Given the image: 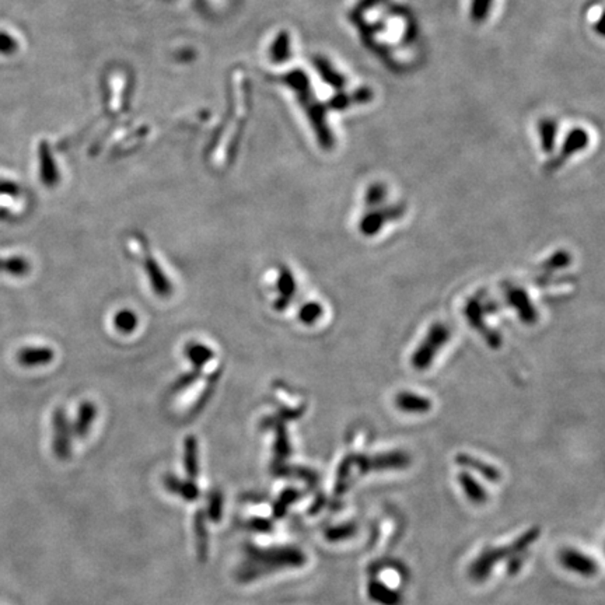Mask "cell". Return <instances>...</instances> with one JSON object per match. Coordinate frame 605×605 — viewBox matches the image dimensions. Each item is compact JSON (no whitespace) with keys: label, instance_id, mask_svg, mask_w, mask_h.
I'll return each instance as SVG.
<instances>
[{"label":"cell","instance_id":"obj_1","mask_svg":"<svg viewBox=\"0 0 605 605\" xmlns=\"http://www.w3.org/2000/svg\"><path fill=\"white\" fill-rule=\"evenodd\" d=\"M305 563V555L295 546L260 548L246 545L242 563L238 566L235 577L238 581L249 583L262 576L288 567H300Z\"/></svg>","mask_w":605,"mask_h":605},{"label":"cell","instance_id":"obj_2","mask_svg":"<svg viewBox=\"0 0 605 605\" xmlns=\"http://www.w3.org/2000/svg\"><path fill=\"white\" fill-rule=\"evenodd\" d=\"M539 536V528H531L529 531L524 532L521 536H518L514 542L500 546L483 550L475 562L469 566V576L473 580H483L489 576L492 567L503 557H513L517 553L524 552L528 549V546Z\"/></svg>","mask_w":605,"mask_h":605},{"label":"cell","instance_id":"obj_3","mask_svg":"<svg viewBox=\"0 0 605 605\" xmlns=\"http://www.w3.org/2000/svg\"><path fill=\"white\" fill-rule=\"evenodd\" d=\"M450 340V328L443 322H436L427 331L424 339L420 342L417 349L410 357L412 367L423 371L430 367L436 354Z\"/></svg>","mask_w":605,"mask_h":605},{"label":"cell","instance_id":"obj_4","mask_svg":"<svg viewBox=\"0 0 605 605\" xmlns=\"http://www.w3.org/2000/svg\"><path fill=\"white\" fill-rule=\"evenodd\" d=\"M352 458L353 462H356L363 472L380 469H399L408 466L410 462L409 455L403 451H391L375 455H352Z\"/></svg>","mask_w":605,"mask_h":605},{"label":"cell","instance_id":"obj_5","mask_svg":"<svg viewBox=\"0 0 605 605\" xmlns=\"http://www.w3.org/2000/svg\"><path fill=\"white\" fill-rule=\"evenodd\" d=\"M403 211H405L403 204L377 207L363 216V218L360 220V231L366 237H373L384 227L387 221L399 218L403 214Z\"/></svg>","mask_w":605,"mask_h":605},{"label":"cell","instance_id":"obj_6","mask_svg":"<svg viewBox=\"0 0 605 605\" xmlns=\"http://www.w3.org/2000/svg\"><path fill=\"white\" fill-rule=\"evenodd\" d=\"M52 424H53V451L60 459L69 458L70 445H71V430L69 427L66 415L60 408L53 410Z\"/></svg>","mask_w":605,"mask_h":605},{"label":"cell","instance_id":"obj_7","mask_svg":"<svg viewBox=\"0 0 605 605\" xmlns=\"http://www.w3.org/2000/svg\"><path fill=\"white\" fill-rule=\"evenodd\" d=\"M559 560L563 567L584 577H591L598 571V564L592 557L573 548L563 549L559 555Z\"/></svg>","mask_w":605,"mask_h":605},{"label":"cell","instance_id":"obj_8","mask_svg":"<svg viewBox=\"0 0 605 605\" xmlns=\"http://www.w3.org/2000/svg\"><path fill=\"white\" fill-rule=\"evenodd\" d=\"M143 249H144V256H143L144 270H146V273L148 276V280H150V284H151L154 293L157 295H160V297H168L172 293V286H171L169 280L165 277L164 272L161 270L158 262L148 252L147 241H146Z\"/></svg>","mask_w":605,"mask_h":605},{"label":"cell","instance_id":"obj_9","mask_svg":"<svg viewBox=\"0 0 605 605\" xmlns=\"http://www.w3.org/2000/svg\"><path fill=\"white\" fill-rule=\"evenodd\" d=\"M483 314H485V311H483V308H482L480 301L473 300V298L468 301V304H466V307H465V315H466L469 324H471L473 328H476V329H478V331L485 336L486 342H487L492 347L496 349V347L500 346V343H501V338H500V335H499L496 331H493V329H490V328L486 326V324H485V321H483Z\"/></svg>","mask_w":605,"mask_h":605},{"label":"cell","instance_id":"obj_10","mask_svg":"<svg viewBox=\"0 0 605 605\" xmlns=\"http://www.w3.org/2000/svg\"><path fill=\"white\" fill-rule=\"evenodd\" d=\"M506 300L508 305H511L514 310H517V314L521 321L527 324H534L536 321V311L528 297V294L517 287V286H507L506 288Z\"/></svg>","mask_w":605,"mask_h":605},{"label":"cell","instance_id":"obj_11","mask_svg":"<svg viewBox=\"0 0 605 605\" xmlns=\"http://www.w3.org/2000/svg\"><path fill=\"white\" fill-rule=\"evenodd\" d=\"M38 155H39L41 182L46 186H55L59 182V171H57V165L52 157L50 148H49L46 141H42L39 144Z\"/></svg>","mask_w":605,"mask_h":605},{"label":"cell","instance_id":"obj_12","mask_svg":"<svg viewBox=\"0 0 605 605\" xmlns=\"http://www.w3.org/2000/svg\"><path fill=\"white\" fill-rule=\"evenodd\" d=\"M55 357V353L49 347H24L17 353V361L22 367H38L49 364Z\"/></svg>","mask_w":605,"mask_h":605},{"label":"cell","instance_id":"obj_13","mask_svg":"<svg viewBox=\"0 0 605 605\" xmlns=\"http://www.w3.org/2000/svg\"><path fill=\"white\" fill-rule=\"evenodd\" d=\"M395 406L406 413H426L431 409V401L419 394L402 391L395 396Z\"/></svg>","mask_w":605,"mask_h":605},{"label":"cell","instance_id":"obj_14","mask_svg":"<svg viewBox=\"0 0 605 605\" xmlns=\"http://www.w3.org/2000/svg\"><path fill=\"white\" fill-rule=\"evenodd\" d=\"M277 291L279 297L274 300L276 310H284L295 294V281L293 273L287 267H281L277 277Z\"/></svg>","mask_w":605,"mask_h":605},{"label":"cell","instance_id":"obj_15","mask_svg":"<svg viewBox=\"0 0 605 605\" xmlns=\"http://www.w3.org/2000/svg\"><path fill=\"white\" fill-rule=\"evenodd\" d=\"M368 598L380 605H401L402 597L398 591L388 587L382 581L373 580L367 585Z\"/></svg>","mask_w":605,"mask_h":605},{"label":"cell","instance_id":"obj_16","mask_svg":"<svg viewBox=\"0 0 605 605\" xmlns=\"http://www.w3.org/2000/svg\"><path fill=\"white\" fill-rule=\"evenodd\" d=\"M164 486L168 492L179 496L186 501H193L199 497V487L193 480H183L175 475H165Z\"/></svg>","mask_w":605,"mask_h":605},{"label":"cell","instance_id":"obj_17","mask_svg":"<svg viewBox=\"0 0 605 605\" xmlns=\"http://www.w3.org/2000/svg\"><path fill=\"white\" fill-rule=\"evenodd\" d=\"M455 462L459 464V465H462L464 468H468V469H472V471L480 473L487 480L497 482L501 478L500 471L497 468H494L493 465H490L487 462H483L482 459H479L476 457H472L469 454H458L455 457Z\"/></svg>","mask_w":605,"mask_h":605},{"label":"cell","instance_id":"obj_18","mask_svg":"<svg viewBox=\"0 0 605 605\" xmlns=\"http://www.w3.org/2000/svg\"><path fill=\"white\" fill-rule=\"evenodd\" d=\"M95 417H97L95 405L92 402L84 401L77 410V417H76V420L73 423V429H71L73 433L77 437L83 438L88 433V430L91 429V424L94 423Z\"/></svg>","mask_w":605,"mask_h":605},{"label":"cell","instance_id":"obj_19","mask_svg":"<svg viewBox=\"0 0 605 605\" xmlns=\"http://www.w3.org/2000/svg\"><path fill=\"white\" fill-rule=\"evenodd\" d=\"M262 426H265V427L270 426L272 429H274V436H276L274 454H276V457L280 459L287 457L290 454V443H288L283 422L279 417H266L262 422Z\"/></svg>","mask_w":605,"mask_h":605},{"label":"cell","instance_id":"obj_20","mask_svg":"<svg viewBox=\"0 0 605 605\" xmlns=\"http://www.w3.org/2000/svg\"><path fill=\"white\" fill-rule=\"evenodd\" d=\"M458 483L461 485L465 496L471 501H473L476 504H480V503H485L487 500L486 489L471 473H468L465 471L461 472L458 475Z\"/></svg>","mask_w":605,"mask_h":605},{"label":"cell","instance_id":"obj_21","mask_svg":"<svg viewBox=\"0 0 605 605\" xmlns=\"http://www.w3.org/2000/svg\"><path fill=\"white\" fill-rule=\"evenodd\" d=\"M31 272V263L24 256H6L0 258V273L21 277Z\"/></svg>","mask_w":605,"mask_h":605},{"label":"cell","instance_id":"obj_22","mask_svg":"<svg viewBox=\"0 0 605 605\" xmlns=\"http://www.w3.org/2000/svg\"><path fill=\"white\" fill-rule=\"evenodd\" d=\"M185 356L193 364L195 370H200L207 361L213 359L214 353L207 346L197 342H192L185 346Z\"/></svg>","mask_w":605,"mask_h":605},{"label":"cell","instance_id":"obj_23","mask_svg":"<svg viewBox=\"0 0 605 605\" xmlns=\"http://www.w3.org/2000/svg\"><path fill=\"white\" fill-rule=\"evenodd\" d=\"M183 465L188 476L190 479H195L199 472V462H197V441L193 436H188L185 440Z\"/></svg>","mask_w":605,"mask_h":605},{"label":"cell","instance_id":"obj_24","mask_svg":"<svg viewBox=\"0 0 605 605\" xmlns=\"http://www.w3.org/2000/svg\"><path fill=\"white\" fill-rule=\"evenodd\" d=\"M195 525V536H196V552L197 557L203 562L207 555V531L204 525V514L202 511H197L193 520Z\"/></svg>","mask_w":605,"mask_h":605},{"label":"cell","instance_id":"obj_25","mask_svg":"<svg viewBox=\"0 0 605 605\" xmlns=\"http://www.w3.org/2000/svg\"><path fill=\"white\" fill-rule=\"evenodd\" d=\"M585 143H587V137H585V133H584V132H581V130H577V132H574V133H573V136H569V139L566 140V143H564V147H563V151H562V154H559V157L556 158V161H555V165L557 167V165L563 164V162H564V160H567L570 154H573V153L578 151L580 148H583V147L585 146Z\"/></svg>","mask_w":605,"mask_h":605},{"label":"cell","instance_id":"obj_26","mask_svg":"<svg viewBox=\"0 0 605 605\" xmlns=\"http://www.w3.org/2000/svg\"><path fill=\"white\" fill-rule=\"evenodd\" d=\"M137 324H139V319H137L136 312H133L132 310H127V308L119 310L116 312V315L113 317V325L122 333H132L137 328Z\"/></svg>","mask_w":605,"mask_h":605},{"label":"cell","instance_id":"obj_27","mask_svg":"<svg viewBox=\"0 0 605 605\" xmlns=\"http://www.w3.org/2000/svg\"><path fill=\"white\" fill-rule=\"evenodd\" d=\"M324 308L319 302L317 301H308L304 305L300 307L298 310V318L302 324L305 325H312L314 322H317L321 317H322Z\"/></svg>","mask_w":605,"mask_h":605},{"label":"cell","instance_id":"obj_28","mask_svg":"<svg viewBox=\"0 0 605 605\" xmlns=\"http://www.w3.org/2000/svg\"><path fill=\"white\" fill-rule=\"evenodd\" d=\"M223 514V494L214 489L207 496V517L211 521H218Z\"/></svg>","mask_w":605,"mask_h":605},{"label":"cell","instance_id":"obj_29","mask_svg":"<svg viewBox=\"0 0 605 605\" xmlns=\"http://www.w3.org/2000/svg\"><path fill=\"white\" fill-rule=\"evenodd\" d=\"M356 532V527L353 524H342V525H336V527H331L325 531V536L328 541H343L350 538L352 535H354Z\"/></svg>","mask_w":605,"mask_h":605},{"label":"cell","instance_id":"obj_30","mask_svg":"<svg viewBox=\"0 0 605 605\" xmlns=\"http://www.w3.org/2000/svg\"><path fill=\"white\" fill-rule=\"evenodd\" d=\"M298 497H300V492H298V490H295V489H287V490H284V492L279 496L277 501H276L274 506H273V513H274V515H276V517H281V515L284 514L287 506H288L290 503H293L294 500H297Z\"/></svg>","mask_w":605,"mask_h":605},{"label":"cell","instance_id":"obj_31","mask_svg":"<svg viewBox=\"0 0 605 605\" xmlns=\"http://www.w3.org/2000/svg\"><path fill=\"white\" fill-rule=\"evenodd\" d=\"M387 196L385 186L381 183H374L366 192V204L370 207H378Z\"/></svg>","mask_w":605,"mask_h":605},{"label":"cell","instance_id":"obj_32","mask_svg":"<svg viewBox=\"0 0 605 605\" xmlns=\"http://www.w3.org/2000/svg\"><path fill=\"white\" fill-rule=\"evenodd\" d=\"M569 263H570V255L566 251H557L543 262L542 267L545 270H557L566 267Z\"/></svg>","mask_w":605,"mask_h":605},{"label":"cell","instance_id":"obj_33","mask_svg":"<svg viewBox=\"0 0 605 605\" xmlns=\"http://www.w3.org/2000/svg\"><path fill=\"white\" fill-rule=\"evenodd\" d=\"M272 57L277 62H283L287 57L288 53V38L284 32H281V35L277 36V39L273 42L272 46Z\"/></svg>","mask_w":605,"mask_h":605},{"label":"cell","instance_id":"obj_34","mask_svg":"<svg viewBox=\"0 0 605 605\" xmlns=\"http://www.w3.org/2000/svg\"><path fill=\"white\" fill-rule=\"evenodd\" d=\"M18 49V42L15 38L6 31H0V53L11 55Z\"/></svg>","mask_w":605,"mask_h":605},{"label":"cell","instance_id":"obj_35","mask_svg":"<svg viewBox=\"0 0 605 605\" xmlns=\"http://www.w3.org/2000/svg\"><path fill=\"white\" fill-rule=\"evenodd\" d=\"M199 377V370H195L193 373H188V374H183L182 377H179L176 381H175V384H174V387H172V389L174 391H182L183 388H186V387H189L196 378Z\"/></svg>","mask_w":605,"mask_h":605},{"label":"cell","instance_id":"obj_36","mask_svg":"<svg viewBox=\"0 0 605 605\" xmlns=\"http://www.w3.org/2000/svg\"><path fill=\"white\" fill-rule=\"evenodd\" d=\"M18 193H20V186L15 182L7 181L4 178H0V195L17 196Z\"/></svg>","mask_w":605,"mask_h":605},{"label":"cell","instance_id":"obj_37","mask_svg":"<svg viewBox=\"0 0 605 605\" xmlns=\"http://www.w3.org/2000/svg\"><path fill=\"white\" fill-rule=\"evenodd\" d=\"M246 524H248V528L253 529V531H259V532L272 531V522L269 520H265V518H252Z\"/></svg>","mask_w":605,"mask_h":605},{"label":"cell","instance_id":"obj_38","mask_svg":"<svg viewBox=\"0 0 605 605\" xmlns=\"http://www.w3.org/2000/svg\"><path fill=\"white\" fill-rule=\"evenodd\" d=\"M489 4H490V0H473V6H472L473 17L478 20L483 18L487 14Z\"/></svg>","mask_w":605,"mask_h":605}]
</instances>
